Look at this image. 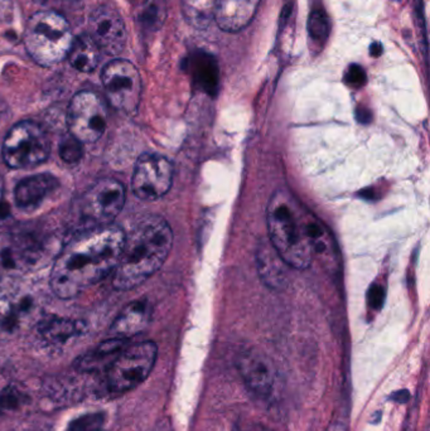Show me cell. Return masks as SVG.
Here are the masks:
<instances>
[{
    "label": "cell",
    "instance_id": "1",
    "mask_svg": "<svg viewBox=\"0 0 430 431\" xmlns=\"http://www.w3.org/2000/svg\"><path fill=\"white\" fill-rule=\"evenodd\" d=\"M125 232L106 226L81 231L57 256L49 284L61 299L84 293L114 272L123 250Z\"/></svg>",
    "mask_w": 430,
    "mask_h": 431
},
{
    "label": "cell",
    "instance_id": "2",
    "mask_svg": "<svg viewBox=\"0 0 430 431\" xmlns=\"http://www.w3.org/2000/svg\"><path fill=\"white\" fill-rule=\"evenodd\" d=\"M269 242L288 266L307 269L323 251L326 233L292 193L278 189L268 205Z\"/></svg>",
    "mask_w": 430,
    "mask_h": 431
},
{
    "label": "cell",
    "instance_id": "3",
    "mask_svg": "<svg viewBox=\"0 0 430 431\" xmlns=\"http://www.w3.org/2000/svg\"><path fill=\"white\" fill-rule=\"evenodd\" d=\"M173 245V232L161 216L140 218L125 233L123 250L114 270L113 284L117 290H131L143 284L161 269Z\"/></svg>",
    "mask_w": 430,
    "mask_h": 431
},
{
    "label": "cell",
    "instance_id": "4",
    "mask_svg": "<svg viewBox=\"0 0 430 431\" xmlns=\"http://www.w3.org/2000/svg\"><path fill=\"white\" fill-rule=\"evenodd\" d=\"M73 36L65 16L54 10H42L30 18L24 32V46L34 62L52 67L63 61Z\"/></svg>",
    "mask_w": 430,
    "mask_h": 431
},
{
    "label": "cell",
    "instance_id": "5",
    "mask_svg": "<svg viewBox=\"0 0 430 431\" xmlns=\"http://www.w3.org/2000/svg\"><path fill=\"white\" fill-rule=\"evenodd\" d=\"M125 188L115 178H101L75 203L81 231L111 226L125 205Z\"/></svg>",
    "mask_w": 430,
    "mask_h": 431
},
{
    "label": "cell",
    "instance_id": "6",
    "mask_svg": "<svg viewBox=\"0 0 430 431\" xmlns=\"http://www.w3.org/2000/svg\"><path fill=\"white\" fill-rule=\"evenodd\" d=\"M41 318V301L28 286L10 277L0 279V339L13 338Z\"/></svg>",
    "mask_w": 430,
    "mask_h": 431
},
{
    "label": "cell",
    "instance_id": "7",
    "mask_svg": "<svg viewBox=\"0 0 430 431\" xmlns=\"http://www.w3.org/2000/svg\"><path fill=\"white\" fill-rule=\"evenodd\" d=\"M158 356V347L150 340L124 348L105 371V385L110 393H125L144 382Z\"/></svg>",
    "mask_w": 430,
    "mask_h": 431
},
{
    "label": "cell",
    "instance_id": "8",
    "mask_svg": "<svg viewBox=\"0 0 430 431\" xmlns=\"http://www.w3.org/2000/svg\"><path fill=\"white\" fill-rule=\"evenodd\" d=\"M51 150L46 130L37 123L22 121L14 125L3 143V159L14 168H31L45 162Z\"/></svg>",
    "mask_w": 430,
    "mask_h": 431
},
{
    "label": "cell",
    "instance_id": "9",
    "mask_svg": "<svg viewBox=\"0 0 430 431\" xmlns=\"http://www.w3.org/2000/svg\"><path fill=\"white\" fill-rule=\"evenodd\" d=\"M101 81L109 104L126 115L137 113L142 99V78L138 69L126 60L109 62L102 69Z\"/></svg>",
    "mask_w": 430,
    "mask_h": 431
},
{
    "label": "cell",
    "instance_id": "10",
    "mask_svg": "<svg viewBox=\"0 0 430 431\" xmlns=\"http://www.w3.org/2000/svg\"><path fill=\"white\" fill-rule=\"evenodd\" d=\"M108 110L100 96L91 91L76 93L69 102L67 125L69 134L82 144L95 143L105 132Z\"/></svg>",
    "mask_w": 430,
    "mask_h": 431
},
{
    "label": "cell",
    "instance_id": "11",
    "mask_svg": "<svg viewBox=\"0 0 430 431\" xmlns=\"http://www.w3.org/2000/svg\"><path fill=\"white\" fill-rule=\"evenodd\" d=\"M46 255L43 242L32 233L0 232V271L16 277L32 271Z\"/></svg>",
    "mask_w": 430,
    "mask_h": 431
},
{
    "label": "cell",
    "instance_id": "12",
    "mask_svg": "<svg viewBox=\"0 0 430 431\" xmlns=\"http://www.w3.org/2000/svg\"><path fill=\"white\" fill-rule=\"evenodd\" d=\"M173 182V165L166 156L143 154L131 177L134 194L143 200H155L168 192Z\"/></svg>",
    "mask_w": 430,
    "mask_h": 431
},
{
    "label": "cell",
    "instance_id": "13",
    "mask_svg": "<svg viewBox=\"0 0 430 431\" xmlns=\"http://www.w3.org/2000/svg\"><path fill=\"white\" fill-rule=\"evenodd\" d=\"M89 28V36L100 51L110 56L123 52L128 34L123 18L115 9L108 5L98 7L90 16Z\"/></svg>",
    "mask_w": 430,
    "mask_h": 431
},
{
    "label": "cell",
    "instance_id": "14",
    "mask_svg": "<svg viewBox=\"0 0 430 431\" xmlns=\"http://www.w3.org/2000/svg\"><path fill=\"white\" fill-rule=\"evenodd\" d=\"M238 371L247 387L258 395H269L274 386V369L269 360L259 352H247L240 357Z\"/></svg>",
    "mask_w": 430,
    "mask_h": 431
},
{
    "label": "cell",
    "instance_id": "15",
    "mask_svg": "<svg viewBox=\"0 0 430 431\" xmlns=\"http://www.w3.org/2000/svg\"><path fill=\"white\" fill-rule=\"evenodd\" d=\"M260 0H214V18L225 32L241 31L253 21Z\"/></svg>",
    "mask_w": 430,
    "mask_h": 431
},
{
    "label": "cell",
    "instance_id": "16",
    "mask_svg": "<svg viewBox=\"0 0 430 431\" xmlns=\"http://www.w3.org/2000/svg\"><path fill=\"white\" fill-rule=\"evenodd\" d=\"M150 318L152 307L148 301H133L116 316L110 327V333L115 338L131 339L146 329Z\"/></svg>",
    "mask_w": 430,
    "mask_h": 431
},
{
    "label": "cell",
    "instance_id": "17",
    "mask_svg": "<svg viewBox=\"0 0 430 431\" xmlns=\"http://www.w3.org/2000/svg\"><path fill=\"white\" fill-rule=\"evenodd\" d=\"M58 187V180L49 174H36L24 178L16 187L14 200L16 206L24 211L38 208L49 193Z\"/></svg>",
    "mask_w": 430,
    "mask_h": 431
},
{
    "label": "cell",
    "instance_id": "18",
    "mask_svg": "<svg viewBox=\"0 0 430 431\" xmlns=\"http://www.w3.org/2000/svg\"><path fill=\"white\" fill-rule=\"evenodd\" d=\"M128 340L129 339L113 337L102 342L91 352L81 356L75 362V369L84 373L108 370L119 353L125 347H128Z\"/></svg>",
    "mask_w": 430,
    "mask_h": 431
},
{
    "label": "cell",
    "instance_id": "19",
    "mask_svg": "<svg viewBox=\"0 0 430 431\" xmlns=\"http://www.w3.org/2000/svg\"><path fill=\"white\" fill-rule=\"evenodd\" d=\"M37 329L48 343L65 345L84 331V324L61 316H42L37 323Z\"/></svg>",
    "mask_w": 430,
    "mask_h": 431
},
{
    "label": "cell",
    "instance_id": "20",
    "mask_svg": "<svg viewBox=\"0 0 430 431\" xmlns=\"http://www.w3.org/2000/svg\"><path fill=\"white\" fill-rule=\"evenodd\" d=\"M100 54V48L89 34H80L72 40L67 57L73 69L90 73L99 66Z\"/></svg>",
    "mask_w": 430,
    "mask_h": 431
},
{
    "label": "cell",
    "instance_id": "21",
    "mask_svg": "<svg viewBox=\"0 0 430 431\" xmlns=\"http://www.w3.org/2000/svg\"><path fill=\"white\" fill-rule=\"evenodd\" d=\"M284 260L279 256L271 244L262 245L258 251V269L260 272L262 280L269 285L270 288L283 286L286 280L285 277Z\"/></svg>",
    "mask_w": 430,
    "mask_h": 431
},
{
    "label": "cell",
    "instance_id": "22",
    "mask_svg": "<svg viewBox=\"0 0 430 431\" xmlns=\"http://www.w3.org/2000/svg\"><path fill=\"white\" fill-rule=\"evenodd\" d=\"M167 18L166 0H144L139 8L137 21L146 32L159 31Z\"/></svg>",
    "mask_w": 430,
    "mask_h": 431
},
{
    "label": "cell",
    "instance_id": "23",
    "mask_svg": "<svg viewBox=\"0 0 430 431\" xmlns=\"http://www.w3.org/2000/svg\"><path fill=\"white\" fill-rule=\"evenodd\" d=\"M194 78L206 91H214L217 87L218 67L214 57L207 54H199L194 58Z\"/></svg>",
    "mask_w": 430,
    "mask_h": 431
},
{
    "label": "cell",
    "instance_id": "24",
    "mask_svg": "<svg viewBox=\"0 0 430 431\" xmlns=\"http://www.w3.org/2000/svg\"><path fill=\"white\" fill-rule=\"evenodd\" d=\"M308 32L310 38L324 42L330 34V21L322 9H313L308 19Z\"/></svg>",
    "mask_w": 430,
    "mask_h": 431
},
{
    "label": "cell",
    "instance_id": "25",
    "mask_svg": "<svg viewBox=\"0 0 430 431\" xmlns=\"http://www.w3.org/2000/svg\"><path fill=\"white\" fill-rule=\"evenodd\" d=\"M105 420L106 415L104 412H89L72 420L67 425L66 431H101Z\"/></svg>",
    "mask_w": 430,
    "mask_h": 431
},
{
    "label": "cell",
    "instance_id": "26",
    "mask_svg": "<svg viewBox=\"0 0 430 431\" xmlns=\"http://www.w3.org/2000/svg\"><path fill=\"white\" fill-rule=\"evenodd\" d=\"M58 152H60V156H61L63 162L75 164V163L81 161V158L84 155V148H82V143L80 140H77L75 137L69 134L62 139L60 147H58Z\"/></svg>",
    "mask_w": 430,
    "mask_h": 431
},
{
    "label": "cell",
    "instance_id": "27",
    "mask_svg": "<svg viewBox=\"0 0 430 431\" xmlns=\"http://www.w3.org/2000/svg\"><path fill=\"white\" fill-rule=\"evenodd\" d=\"M415 16H416V28L420 42V49L425 57L428 58V36H427V24L424 16V4L422 0H414Z\"/></svg>",
    "mask_w": 430,
    "mask_h": 431
},
{
    "label": "cell",
    "instance_id": "28",
    "mask_svg": "<svg viewBox=\"0 0 430 431\" xmlns=\"http://www.w3.org/2000/svg\"><path fill=\"white\" fill-rule=\"evenodd\" d=\"M23 402V393L14 386H8L0 393V410L10 411L19 408Z\"/></svg>",
    "mask_w": 430,
    "mask_h": 431
},
{
    "label": "cell",
    "instance_id": "29",
    "mask_svg": "<svg viewBox=\"0 0 430 431\" xmlns=\"http://www.w3.org/2000/svg\"><path fill=\"white\" fill-rule=\"evenodd\" d=\"M345 80H346V82L348 85L360 87V86L366 84V72L363 71L361 66H359V65H351V66L347 69Z\"/></svg>",
    "mask_w": 430,
    "mask_h": 431
},
{
    "label": "cell",
    "instance_id": "30",
    "mask_svg": "<svg viewBox=\"0 0 430 431\" xmlns=\"http://www.w3.org/2000/svg\"><path fill=\"white\" fill-rule=\"evenodd\" d=\"M370 54H372L374 57H378L380 54H383V46L380 43H372L370 47Z\"/></svg>",
    "mask_w": 430,
    "mask_h": 431
},
{
    "label": "cell",
    "instance_id": "31",
    "mask_svg": "<svg viewBox=\"0 0 430 431\" xmlns=\"http://www.w3.org/2000/svg\"><path fill=\"white\" fill-rule=\"evenodd\" d=\"M392 399L396 401H403V402H404V401H407V399H409V393H407V391H401V393L399 391V393H395Z\"/></svg>",
    "mask_w": 430,
    "mask_h": 431
},
{
    "label": "cell",
    "instance_id": "32",
    "mask_svg": "<svg viewBox=\"0 0 430 431\" xmlns=\"http://www.w3.org/2000/svg\"><path fill=\"white\" fill-rule=\"evenodd\" d=\"M1 196H3V182L0 178V206H1Z\"/></svg>",
    "mask_w": 430,
    "mask_h": 431
},
{
    "label": "cell",
    "instance_id": "33",
    "mask_svg": "<svg viewBox=\"0 0 430 431\" xmlns=\"http://www.w3.org/2000/svg\"><path fill=\"white\" fill-rule=\"evenodd\" d=\"M0 113H1V104H0Z\"/></svg>",
    "mask_w": 430,
    "mask_h": 431
}]
</instances>
